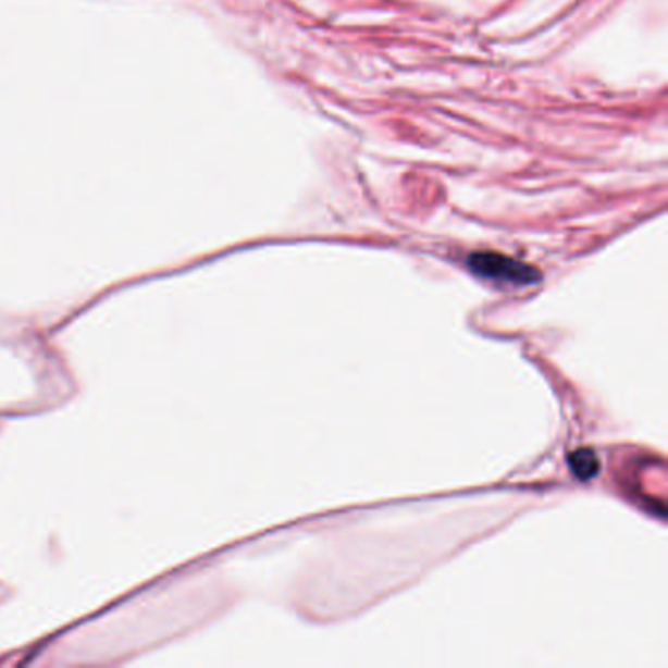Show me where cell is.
I'll return each instance as SVG.
<instances>
[{"instance_id":"cell-1","label":"cell","mask_w":668,"mask_h":668,"mask_svg":"<svg viewBox=\"0 0 668 668\" xmlns=\"http://www.w3.org/2000/svg\"><path fill=\"white\" fill-rule=\"evenodd\" d=\"M469 267L474 275L510 285H535L541 281V273L535 267L525 265L511 257L492 251L472 253L469 257Z\"/></svg>"},{"instance_id":"cell-2","label":"cell","mask_w":668,"mask_h":668,"mask_svg":"<svg viewBox=\"0 0 668 668\" xmlns=\"http://www.w3.org/2000/svg\"><path fill=\"white\" fill-rule=\"evenodd\" d=\"M570 471L582 482H589L598 477L599 459L594 449L582 447L569 455Z\"/></svg>"}]
</instances>
